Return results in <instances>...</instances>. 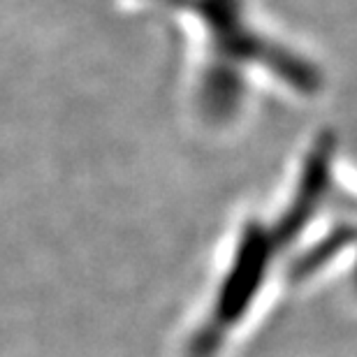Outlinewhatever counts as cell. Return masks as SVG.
Returning <instances> with one entry per match:
<instances>
[{
  "instance_id": "obj_1",
  "label": "cell",
  "mask_w": 357,
  "mask_h": 357,
  "mask_svg": "<svg viewBox=\"0 0 357 357\" xmlns=\"http://www.w3.org/2000/svg\"><path fill=\"white\" fill-rule=\"evenodd\" d=\"M174 3L192 14L206 40L199 96L218 119L237 112L251 82L274 84L295 100H313L323 93L325 75L320 63L258 24L248 0Z\"/></svg>"
},
{
  "instance_id": "obj_2",
  "label": "cell",
  "mask_w": 357,
  "mask_h": 357,
  "mask_svg": "<svg viewBox=\"0 0 357 357\" xmlns=\"http://www.w3.org/2000/svg\"><path fill=\"white\" fill-rule=\"evenodd\" d=\"M311 146V153L302 160L299 188L295 185V192L288 199L290 204L276 213L278 223L269 227L265 218H251V223L239 230L237 246L230 253V265L220 271L213 299L206 309L209 316L195 332L192 357H216L234 330L246 323L258 297H262L267 288L271 267L281 262L271 255L288 251V246L309 223L304 220L306 211H318L323 204L327 151L332 144L327 139H316Z\"/></svg>"
}]
</instances>
